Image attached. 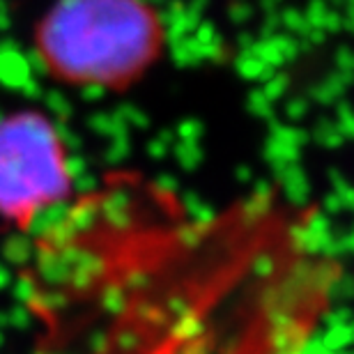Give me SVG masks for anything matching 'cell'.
Listing matches in <instances>:
<instances>
[{"label": "cell", "instance_id": "6da1fadb", "mask_svg": "<svg viewBox=\"0 0 354 354\" xmlns=\"http://www.w3.org/2000/svg\"><path fill=\"white\" fill-rule=\"evenodd\" d=\"M32 41L53 81L118 92L157 65L166 24L150 0H55L35 26Z\"/></svg>", "mask_w": 354, "mask_h": 354}, {"label": "cell", "instance_id": "7a4b0ae2", "mask_svg": "<svg viewBox=\"0 0 354 354\" xmlns=\"http://www.w3.org/2000/svg\"><path fill=\"white\" fill-rule=\"evenodd\" d=\"M72 191L65 138L46 113L0 118V216L28 228Z\"/></svg>", "mask_w": 354, "mask_h": 354}]
</instances>
